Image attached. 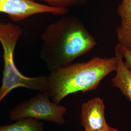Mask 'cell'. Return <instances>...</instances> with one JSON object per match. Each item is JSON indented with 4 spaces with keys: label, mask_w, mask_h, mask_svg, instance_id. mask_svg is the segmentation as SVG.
Returning a JSON list of instances; mask_svg holds the SVG:
<instances>
[{
    "label": "cell",
    "mask_w": 131,
    "mask_h": 131,
    "mask_svg": "<svg viewBox=\"0 0 131 131\" xmlns=\"http://www.w3.org/2000/svg\"><path fill=\"white\" fill-rule=\"evenodd\" d=\"M41 39L40 56L50 71L71 64L97 45L82 21L73 16L63 17L49 24Z\"/></svg>",
    "instance_id": "cell-1"
},
{
    "label": "cell",
    "mask_w": 131,
    "mask_h": 131,
    "mask_svg": "<svg viewBox=\"0 0 131 131\" xmlns=\"http://www.w3.org/2000/svg\"><path fill=\"white\" fill-rule=\"evenodd\" d=\"M117 68L115 56H95L86 62L71 63L51 71L47 76V92L52 102L60 104L70 94L97 89L102 80Z\"/></svg>",
    "instance_id": "cell-2"
},
{
    "label": "cell",
    "mask_w": 131,
    "mask_h": 131,
    "mask_svg": "<svg viewBox=\"0 0 131 131\" xmlns=\"http://www.w3.org/2000/svg\"><path fill=\"white\" fill-rule=\"evenodd\" d=\"M22 34L23 30L19 26L12 23L0 22V42L4 50V60L3 79L0 88V103L13 89L19 87H24L39 92H45L48 90L47 76H25L15 65L14 51Z\"/></svg>",
    "instance_id": "cell-3"
},
{
    "label": "cell",
    "mask_w": 131,
    "mask_h": 131,
    "mask_svg": "<svg viewBox=\"0 0 131 131\" xmlns=\"http://www.w3.org/2000/svg\"><path fill=\"white\" fill-rule=\"evenodd\" d=\"M37 95L20 103L9 112L10 121L31 117L37 120L52 122L62 125L65 123V106L51 101L47 91L39 92Z\"/></svg>",
    "instance_id": "cell-4"
},
{
    "label": "cell",
    "mask_w": 131,
    "mask_h": 131,
    "mask_svg": "<svg viewBox=\"0 0 131 131\" xmlns=\"http://www.w3.org/2000/svg\"><path fill=\"white\" fill-rule=\"evenodd\" d=\"M68 8L54 7L34 0H0V12L7 14L15 22L21 21L36 14L50 13L63 15L69 12Z\"/></svg>",
    "instance_id": "cell-5"
},
{
    "label": "cell",
    "mask_w": 131,
    "mask_h": 131,
    "mask_svg": "<svg viewBox=\"0 0 131 131\" xmlns=\"http://www.w3.org/2000/svg\"><path fill=\"white\" fill-rule=\"evenodd\" d=\"M81 122L85 131H100L109 125L105 117V105L102 99L94 98L82 104Z\"/></svg>",
    "instance_id": "cell-6"
},
{
    "label": "cell",
    "mask_w": 131,
    "mask_h": 131,
    "mask_svg": "<svg viewBox=\"0 0 131 131\" xmlns=\"http://www.w3.org/2000/svg\"><path fill=\"white\" fill-rule=\"evenodd\" d=\"M117 14L121 19L116 29L118 44L131 50V0H122Z\"/></svg>",
    "instance_id": "cell-7"
},
{
    "label": "cell",
    "mask_w": 131,
    "mask_h": 131,
    "mask_svg": "<svg viewBox=\"0 0 131 131\" xmlns=\"http://www.w3.org/2000/svg\"><path fill=\"white\" fill-rule=\"evenodd\" d=\"M115 56L117 60V68L116 75L111 80V85L119 89L131 103V73L124 63L122 52L117 45L115 48Z\"/></svg>",
    "instance_id": "cell-8"
},
{
    "label": "cell",
    "mask_w": 131,
    "mask_h": 131,
    "mask_svg": "<svg viewBox=\"0 0 131 131\" xmlns=\"http://www.w3.org/2000/svg\"><path fill=\"white\" fill-rule=\"evenodd\" d=\"M43 122L31 117L17 120L9 125L0 126V131H43Z\"/></svg>",
    "instance_id": "cell-9"
},
{
    "label": "cell",
    "mask_w": 131,
    "mask_h": 131,
    "mask_svg": "<svg viewBox=\"0 0 131 131\" xmlns=\"http://www.w3.org/2000/svg\"><path fill=\"white\" fill-rule=\"evenodd\" d=\"M49 5L54 7L68 8L76 5H84L87 0H43Z\"/></svg>",
    "instance_id": "cell-10"
},
{
    "label": "cell",
    "mask_w": 131,
    "mask_h": 131,
    "mask_svg": "<svg viewBox=\"0 0 131 131\" xmlns=\"http://www.w3.org/2000/svg\"><path fill=\"white\" fill-rule=\"evenodd\" d=\"M117 45L122 52L123 59L125 60L124 61V63L131 73V50L122 47L118 44H117Z\"/></svg>",
    "instance_id": "cell-11"
},
{
    "label": "cell",
    "mask_w": 131,
    "mask_h": 131,
    "mask_svg": "<svg viewBox=\"0 0 131 131\" xmlns=\"http://www.w3.org/2000/svg\"><path fill=\"white\" fill-rule=\"evenodd\" d=\"M100 131H118L116 129H115L113 128L112 127L108 125L107 127H106L105 128L103 129V130Z\"/></svg>",
    "instance_id": "cell-12"
}]
</instances>
